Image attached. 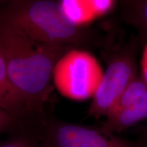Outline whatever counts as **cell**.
Returning <instances> with one entry per match:
<instances>
[{
    "label": "cell",
    "instance_id": "6da1fadb",
    "mask_svg": "<svg viewBox=\"0 0 147 147\" xmlns=\"http://www.w3.org/2000/svg\"><path fill=\"white\" fill-rule=\"evenodd\" d=\"M72 48L42 44L0 23V52L10 80L35 121H42L55 66Z\"/></svg>",
    "mask_w": 147,
    "mask_h": 147
},
{
    "label": "cell",
    "instance_id": "7a4b0ae2",
    "mask_svg": "<svg viewBox=\"0 0 147 147\" xmlns=\"http://www.w3.org/2000/svg\"><path fill=\"white\" fill-rule=\"evenodd\" d=\"M0 23L42 44L80 49L100 47L104 39L93 29L75 25L59 1L14 0L0 7Z\"/></svg>",
    "mask_w": 147,
    "mask_h": 147
},
{
    "label": "cell",
    "instance_id": "3957f363",
    "mask_svg": "<svg viewBox=\"0 0 147 147\" xmlns=\"http://www.w3.org/2000/svg\"><path fill=\"white\" fill-rule=\"evenodd\" d=\"M134 39L103 55L106 64L102 82L92 98L88 116L95 119L107 117L112 109L137 76L136 56L140 46Z\"/></svg>",
    "mask_w": 147,
    "mask_h": 147
},
{
    "label": "cell",
    "instance_id": "277c9868",
    "mask_svg": "<svg viewBox=\"0 0 147 147\" xmlns=\"http://www.w3.org/2000/svg\"><path fill=\"white\" fill-rule=\"evenodd\" d=\"M103 74L100 63L91 53L81 49H72L56 63L53 80L63 96L84 101L94 96Z\"/></svg>",
    "mask_w": 147,
    "mask_h": 147
},
{
    "label": "cell",
    "instance_id": "5b68a950",
    "mask_svg": "<svg viewBox=\"0 0 147 147\" xmlns=\"http://www.w3.org/2000/svg\"><path fill=\"white\" fill-rule=\"evenodd\" d=\"M42 147H144L139 140L106 136L98 127L84 126L47 117L41 134Z\"/></svg>",
    "mask_w": 147,
    "mask_h": 147
},
{
    "label": "cell",
    "instance_id": "8992f818",
    "mask_svg": "<svg viewBox=\"0 0 147 147\" xmlns=\"http://www.w3.org/2000/svg\"><path fill=\"white\" fill-rule=\"evenodd\" d=\"M147 119V83L138 76L98 127L106 136L115 135Z\"/></svg>",
    "mask_w": 147,
    "mask_h": 147
},
{
    "label": "cell",
    "instance_id": "52a82bcc",
    "mask_svg": "<svg viewBox=\"0 0 147 147\" xmlns=\"http://www.w3.org/2000/svg\"><path fill=\"white\" fill-rule=\"evenodd\" d=\"M0 94L4 97L12 109L13 115L26 125L39 123L29 114L25 101L11 82L3 55L0 52Z\"/></svg>",
    "mask_w": 147,
    "mask_h": 147
},
{
    "label": "cell",
    "instance_id": "ba28073f",
    "mask_svg": "<svg viewBox=\"0 0 147 147\" xmlns=\"http://www.w3.org/2000/svg\"><path fill=\"white\" fill-rule=\"evenodd\" d=\"M121 16L138 32L140 45L147 42V0H126L119 2Z\"/></svg>",
    "mask_w": 147,
    "mask_h": 147
},
{
    "label": "cell",
    "instance_id": "9c48e42d",
    "mask_svg": "<svg viewBox=\"0 0 147 147\" xmlns=\"http://www.w3.org/2000/svg\"><path fill=\"white\" fill-rule=\"evenodd\" d=\"M59 3L65 17L76 26L87 27L88 24L96 18L87 1L63 0Z\"/></svg>",
    "mask_w": 147,
    "mask_h": 147
},
{
    "label": "cell",
    "instance_id": "30bf717a",
    "mask_svg": "<svg viewBox=\"0 0 147 147\" xmlns=\"http://www.w3.org/2000/svg\"><path fill=\"white\" fill-rule=\"evenodd\" d=\"M41 132L39 128L25 127L0 142V147H42Z\"/></svg>",
    "mask_w": 147,
    "mask_h": 147
},
{
    "label": "cell",
    "instance_id": "8fae6325",
    "mask_svg": "<svg viewBox=\"0 0 147 147\" xmlns=\"http://www.w3.org/2000/svg\"><path fill=\"white\" fill-rule=\"evenodd\" d=\"M25 127V123L0 108V135L3 133L11 134Z\"/></svg>",
    "mask_w": 147,
    "mask_h": 147
},
{
    "label": "cell",
    "instance_id": "7c38bea8",
    "mask_svg": "<svg viewBox=\"0 0 147 147\" xmlns=\"http://www.w3.org/2000/svg\"><path fill=\"white\" fill-rule=\"evenodd\" d=\"M87 2L96 18L110 13L117 3L113 0H90Z\"/></svg>",
    "mask_w": 147,
    "mask_h": 147
},
{
    "label": "cell",
    "instance_id": "4fadbf2b",
    "mask_svg": "<svg viewBox=\"0 0 147 147\" xmlns=\"http://www.w3.org/2000/svg\"><path fill=\"white\" fill-rule=\"evenodd\" d=\"M141 77L147 83V42L144 45L141 59Z\"/></svg>",
    "mask_w": 147,
    "mask_h": 147
},
{
    "label": "cell",
    "instance_id": "5bb4252c",
    "mask_svg": "<svg viewBox=\"0 0 147 147\" xmlns=\"http://www.w3.org/2000/svg\"><path fill=\"white\" fill-rule=\"evenodd\" d=\"M135 131L138 137V140L142 143L144 147H147V124L137 127Z\"/></svg>",
    "mask_w": 147,
    "mask_h": 147
},
{
    "label": "cell",
    "instance_id": "9a60e30c",
    "mask_svg": "<svg viewBox=\"0 0 147 147\" xmlns=\"http://www.w3.org/2000/svg\"><path fill=\"white\" fill-rule=\"evenodd\" d=\"M0 108L5 110V111L8 112L11 115H13V113H12V109L10 104L5 100V98L2 95L0 94Z\"/></svg>",
    "mask_w": 147,
    "mask_h": 147
}]
</instances>
